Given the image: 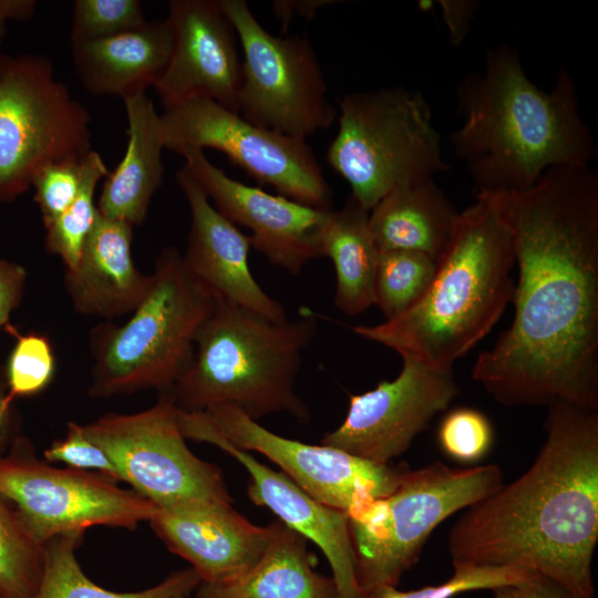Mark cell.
Returning a JSON list of instances; mask_svg holds the SVG:
<instances>
[{
	"instance_id": "1",
	"label": "cell",
	"mask_w": 598,
	"mask_h": 598,
	"mask_svg": "<svg viewBox=\"0 0 598 598\" xmlns=\"http://www.w3.org/2000/svg\"><path fill=\"white\" fill-rule=\"evenodd\" d=\"M498 196L518 268L514 318L472 377L506 406L566 402L598 410V175L548 168Z\"/></svg>"
},
{
	"instance_id": "2",
	"label": "cell",
	"mask_w": 598,
	"mask_h": 598,
	"mask_svg": "<svg viewBox=\"0 0 598 598\" xmlns=\"http://www.w3.org/2000/svg\"><path fill=\"white\" fill-rule=\"evenodd\" d=\"M545 442L514 482L467 507L452 526L454 566L518 567L594 598L598 542V411L548 406Z\"/></svg>"
},
{
	"instance_id": "3",
	"label": "cell",
	"mask_w": 598,
	"mask_h": 598,
	"mask_svg": "<svg viewBox=\"0 0 598 598\" xmlns=\"http://www.w3.org/2000/svg\"><path fill=\"white\" fill-rule=\"evenodd\" d=\"M456 96L464 122L450 141L476 195L526 190L548 168L588 166L595 155L576 84L564 68L544 91L528 79L516 50L499 44L486 50L482 73L460 81Z\"/></svg>"
},
{
	"instance_id": "4",
	"label": "cell",
	"mask_w": 598,
	"mask_h": 598,
	"mask_svg": "<svg viewBox=\"0 0 598 598\" xmlns=\"http://www.w3.org/2000/svg\"><path fill=\"white\" fill-rule=\"evenodd\" d=\"M514 265L512 229L498 196L476 195L458 213L422 299L394 319L353 331L429 367L453 369L512 302Z\"/></svg>"
},
{
	"instance_id": "5",
	"label": "cell",
	"mask_w": 598,
	"mask_h": 598,
	"mask_svg": "<svg viewBox=\"0 0 598 598\" xmlns=\"http://www.w3.org/2000/svg\"><path fill=\"white\" fill-rule=\"evenodd\" d=\"M316 331L309 312L272 321L215 300L197 334L192 362L166 394L186 412L227 405L255 421L287 412L307 422L310 413L296 392V377Z\"/></svg>"
},
{
	"instance_id": "6",
	"label": "cell",
	"mask_w": 598,
	"mask_h": 598,
	"mask_svg": "<svg viewBox=\"0 0 598 598\" xmlns=\"http://www.w3.org/2000/svg\"><path fill=\"white\" fill-rule=\"evenodd\" d=\"M151 275L150 289L130 319L92 334V398L150 389L166 393L193 360L215 299L188 272L176 248L161 252Z\"/></svg>"
},
{
	"instance_id": "7",
	"label": "cell",
	"mask_w": 598,
	"mask_h": 598,
	"mask_svg": "<svg viewBox=\"0 0 598 598\" xmlns=\"http://www.w3.org/2000/svg\"><path fill=\"white\" fill-rule=\"evenodd\" d=\"M338 107L339 130L327 161L363 209L370 212L396 187L450 169L420 92L393 86L346 93L338 97Z\"/></svg>"
},
{
	"instance_id": "8",
	"label": "cell",
	"mask_w": 598,
	"mask_h": 598,
	"mask_svg": "<svg viewBox=\"0 0 598 598\" xmlns=\"http://www.w3.org/2000/svg\"><path fill=\"white\" fill-rule=\"evenodd\" d=\"M502 485L496 464L455 468L435 462L408 468L390 495L372 498L348 515L360 591L396 586L443 520Z\"/></svg>"
},
{
	"instance_id": "9",
	"label": "cell",
	"mask_w": 598,
	"mask_h": 598,
	"mask_svg": "<svg viewBox=\"0 0 598 598\" xmlns=\"http://www.w3.org/2000/svg\"><path fill=\"white\" fill-rule=\"evenodd\" d=\"M91 138L90 113L49 58L0 53V202L24 194L43 167L83 159Z\"/></svg>"
},
{
	"instance_id": "10",
	"label": "cell",
	"mask_w": 598,
	"mask_h": 598,
	"mask_svg": "<svg viewBox=\"0 0 598 598\" xmlns=\"http://www.w3.org/2000/svg\"><path fill=\"white\" fill-rule=\"evenodd\" d=\"M243 52L239 114L260 127L306 140L330 127L337 110L305 38L268 32L244 0H219Z\"/></svg>"
},
{
	"instance_id": "11",
	"label": "cell",
	"mask_w": 598,
	"mask_h": 598,
	"mask_svg": "<svg viewBox=\"0 0 598 598\" xmlns=\"http://www.w3.org/2000/svg\"><path fill=\"white\" fill-rule=\"evenodd\" d=\"M82 429L107 454L120 481L157 508L231 505L220 468L188 448L168 394L144 411L110 413Z\"/></svg>"
},
{
	"instance_id": "12",
	"label": "cell",
	"mask_w": 598,
	"mask_h": 598,
	"mask_svg": "<svg viewBox=\"0 0 598 598\" xmlns=\"http://www.w3.org/2000/svg\"><path fill=\"white\" fill-rule=\"evenodd\" d=\"M0 494L41 546L62 535L84 534L92 526L135 529L157 508L99 473L50 466L35 457L21 435L0 457Z\"/></svg>"
},
{
	"instance_id": "13",
	"label": "cell",
	"mask_w": 598,
	"mask_h": 598,
	"mask_svg": "<svg viewBox=\"0 0 598 598\" xmlns=\"http://www.w3.org/2000/svg\"><path fill=\"white\" fill-rule=\"evenodd\" d=\"M164 148H214L282 196L331 209V188L306 140L267 130L207 99H193L159 114Z\"/></svg>"
},
{
	"instance_id": "14",
	"label": "cell",
	"mask_w": 598,
	"mask_h": 598,
	"mask_svg": "<svg viewBox=\"0 0 598 598\" xmlns=\"http://www.w3.org/2000/svg\"><path fill=\"white\" fill-rule=\"evenodd\" d=\"M195 413L231 445L262 454L312 498L348 515L372 498L390 495L409 468L280 436L231 406L215 405Z\"/></svg>"
},
{
	"instance_id": "15",
	"label": "cell",
	"mask_w": 598,
	"mask_h": 598,
	"mask_svg": "<svg viewBox=\"0 0 598 598\" xmlns=\"http://www.w3.org/2000/svg\"><path fill=\"white\" fill-rule=\"evenodd\" d=\"M401 358L395 379L350 395L346 419L321 444L389 464L448 406L457 394L453 369L432 368L410 355Z\"/></svg>"
},
{
	"instance_id": "16",
	"label": "cell",
	"mask_w": 598,
	"mask_h": 598,
	"mask_svg": "<svg viewBox=\"0 0 598 598\" xmlns=\"http://www.w3.org/2000/svg\"><path fill=\"white\" fill-rule=\"evenodd\" d=\"M182 167L214 207L234 225L250 230L249 240L270 264L297 275L320 257L319 239L329 212L245 185L215 166L200 150L181 154Z\"/></svg>"
},
{
	"instance_id": "17",
	"label": "cell",
	"mask_w": 598,
	"mask_h": 598,
	"mask_svg": "<svg viewBox=\"0 0 598 598\" xmlns=\"http://www.w3.org/2000/svg\"><path fill=\"white\" fill-rule=\"evenodd\" d=\"M166 21L173 47L154 85L164 107L207 99L239 114V42L219 0H172Z\"/></svg>"
},
{
	"instance_id": "18",
	"label": "cell",
	"mask_w": 598,
	"mask_h": 598,
	"mask_svg": "<svg viewBox=\"0 0 598 598\" xmlns=\"http://www.w3.org/2000/svg\"><path fill=\"white\" fill-rule=\"evenodd\" d=\"M183 436L209 443L233 456L248 472L247 493L255 505L270 509L279 520L315 543L332 570L339 598H360L347 513L308 495L281 471H275L209 429L195 412L177 410Z\"/></svg>"
},
{
	"instance_id": "19",
	"label": "cell",
	"mask_w": 598,
	"mask_h": 598,
	"mask_svg": "<svg viewBox=\"0 0 598 598\" xmlns=\"http://www.w3.org/2000/svg\"><path fill=\"white\" fill-rule=\"evenodd\" d=\"M190 213L183 262L213 296L272 321L288 319L285 307L271 298L251 275L249 237L225 218L198 184L182 168L176 174Z\"/></svg>"
},
{
	"instance_id": "20",
	"label": "cell",
	"mask_w": 598,
	"mask_h": 598,
	"mask_svg": "<svg viewBox=\"0 0 598 598\" xmlns=\"http://www.w3.org/2000/svg\"><path fill=\"white\" fill-rule=\"evenodd\" d=\"M148 522L168 549L190 563L205 582L243 575L270 538V525L257 526L226 504L156 508Z\"/></svg>"
},
{
	"instance_id": "21",
	"label": "cell",
	"mask_w": 598,
	"mask_h": 598,
	"mask_svg": "<svg viewBox=\"0 0 598 598\" xmlns=\"http://www.w3.org/2000/svg\"><path fill=\"white\" fill-rule=\"evenodd\" d=\"M133 227L97 216L73 270L64 282L76 312L113 319L132 313L150 289L152 275H144L132 257Z\"/></svg>"
},
{
	"instance_id": "22",
	"label": "cell",
	"mask_w": 598,
	"mask_h": 598,
	"mask_svg": "<svg viewBox=\"0 0 598 598\" xmlns=\"http://www.w3.org/2000/svg\"><path fill=\"white\" fill-rule=\"evenodd\" d=\"M172 47V31L165 19L146 21L109 38L71 43V52L85 90L125 100L154 87L167 65Z\"/></svg>"
},
{
	"instance_id": "23",
	"label": "cell",
	"mask_w": 598,
	"mask_h": 598,
	"mask_svg": "<svg viewBox=\"0 0 598 598\" xmlns=\"http://www.w3.org/2000/svg\"><path fill=\"white\" fill-rule=\"evenodd\" d=\"M127 144L117 166L105 176L96 204L100 215L132 227L146 218L152 197L163 182L164 150L159 114L146 93L123 100Z\"/></svg>"
},
{
	"instance_id": "24",
	"label": "cell",
	"mask_w": 598,
	"mask_h": 598,
	"mask_svg": "<svg viewBox=\"0 0 598 598\" xmlns=\"http://www.w3.org/2000/svg\"><path fill=\"white\" fill-rule=\"evenodd\" d=\"M269 525L259 559L234 579L202 581L196 598H339L332 577L313 569L306 539L280 520Z\"/></svg>"
},
{
	"instance_id": "25",
	"label": "cell",
	"mask_w": 598,
	"mask_h": 598,
	"mask_svg": "<svg viewBox=\"0 0 598 598\" xmlns=\"http://www.w3.org/2000/svg\"><path fill=\"white\" fill-rule=\"evenodd\" d=\"M457 216L433 178L389 192L369 212V227L379 252L419 251L437 261Z\"/></svg>"
},
{
	"instance_id": "26",
	"label": "cell",
	"mask_w": 598,
	"mask_h": 598,
	"mask_svg": "<svg viewBox=\"0 0 598 598\" xmlns=\"http://www.w3.org/2000/svg\"><path fill=\"white\" fill-rule=\"evenodd\" d=\"M320 257L336 271L334 306L357 316L374 305L379 250L369 227V212L351 196L340 209H331L319 239Z\"/></svg>"
},
{
	"instance_id": "27",
	"label": "cell",
	"mask_w": 598,
	"mask_h": 598,
	"mask_svg": "<svg viewBox=\"0 0 598 598\" xmlns=\"http://www.w3.org/2000/svg\"><path fill=\"white\" fill-rule=\"evenodd\" d=\"M83 534L55 537L44 545L42 577L31 598H175L196 590L202 578L194 568L167 576L151 588L134 592H116L91 581L82 571L75 550Z\"/></svg>"
},
{
	"instance_id": "28",
	"label": "cell",
	"mask_w": 598,
	"mask_h": 598,
	"mask_svg": "<svg viewBox=\"0 0 598 598\" xmlns=\"http://www.w3.org/2000/svg\"><path fill=\"white\" fill-rule=\"evenodd\" d=\"M102 156L92 150L82 159V184L72 205L45 228V247L50 254L60 257L65 271L73 270L81 258L83 248L93 231L99 210L94 202L99 182L107 175Z\"/></svg>"
},
{
	"instance_id": "29",
	"label": "cell",
	"mask_w": 598,
	"mask_h": 598,
	"mask_svg": "<svg viewBox=\"0 0 598 598\" xmlns=\"http://www.w3.org/2000/svg\"><path fill=\"white\" fill-rule=\"evenodd\" d=\"M436 271V260L409 250L380 252L374 305L385 320L394 319L415 306L427 291Z\"/></svg>"
},
{
	"instance_id": "30",
	"label": "cell",
	"mask_w": 598,
	"mask_h": 598,
	"mask_svg": "<svg viewBox=\"0 0 598 598\" xmlns=\"http://www.w3.org/2000/svg\"><path fill=\"white\" fill-rule=\"evenodd\" d=\"M43 564L44 546L28 534L12 505L0 494V598H31Z\"/></svg>"
},
{
	"instance_id": "31",
	"label": "cell",
	"mask_w": 598,
	"mask_h": 598,
	"mask_svg": "<svg viewBox=\"0 0 598 598\" xmlns=\"http://www.w3.org/2000/svg\"><path fill=\"white\" fill-rule=\"evenodd\" d=\"M453 576L435 586L399 590L396 586H375L361 590L360 598H452L458 594L495 589L525 581L537 573L518 567L454 566Z\"/></svg>"
},
{
	"instance_id": "32",
	"label": "cell",
	"mask_w": 598,
	"mask_h": 598,
	"mask_svg": "<svg viewBox=\"0 0 598 598\" xmlns=\"http://www.w3.org/2000/svg\"><path fill=\"white\" fill-rule=\"evenodd\" d=\"M16 337L3 372L8 398L12 402L42 392L55 372L53 348L45 336L30 332Z\"/></svg>"
},
{
	"instance_id": "33",
	"label": "cell",
	"mask_w": 598,
	"mask_h": 598,
	"mask_svg": "<svg viewBox=\"0 0 598 598\" xmlns=\"http://www.w3.org/2000/svg\"><path fill=\"white\" fill-rule=\"evenodd\" d=\"M146 22L140 0H75L71 43L109 38Z\"/></svg>"
},
{
	"instance_id": "34",
	"label": "cell",
	"mask_w": 598,
	"mask_h": 598,
	"mask_svg": "<svg viewBox=\"0 0 598 598\" xmlns=\"http://www.w3.org/2000/svg\"><path fill=\"white\" fill-rule=\"evenodd\" d=\"M437 437L442 451L448 457L472 463L487 455L494 441V431L482 412L458 408L443 417Z\"/></svg>"
},
{
	"instance_id": "35",
	"label": "cell",
	"mask_w": 598,
	"mask_h": 598,
	"mask_svg": "<svg viewBox=\"0 0 598 598\" xmlns=\"http://www.w3.org/2000/svg\"><path fill=\"white\" fill-rule=\"evenodd\" d=\"M81 184L82 159L54 163L38 172L32 187L43 224L50 223L72 205Z\"/></svg>"
},
{
	"instance_id": "36",
	"label": "cell",
	"mask_w": 598,
	"mask_h": 598,
	"mask_svg": "<svg viewBox=\"0 0 598 598\" xmlns=\"http://www.w3.org/2000/svg\"><path fill=\"white\" fill-rule=\"evenodd\" d=\"M43 456L48 463H64L70 468L99 473L120 482L118 472L107 454L75 422L68 423L65 436L52 442Z\"/></svg>"
},
{
	"instance_id": "37",
	"label": "cell",
	"mask_w": 598,
	"mask_h": 598,
	"mask_svg": "<svg viewBox=\"0 0 598 598\" xmlns=\"http://www.w3.org/2000/svg\"><path fill=\"white\" fill-rule=\"evenodd\" d=\"M27 280L25 269L0 258V329L8 326L12 311L19 306Z\"/></svg>"
},
{
	"instance_id": "38",
	"label": "cell",
	"mask_w": 598,
	"mask_h": 598,
	"mask_svg": "<svg viewBox=\"0 0 598 598\" xmlns=\"http://www.w3.org/2000/svg\"><path fill=\"white\" fill-rule=\"evenodd\" d=\"M494 598H575L559 582L536 574L529 579L492 590Z\"/></svg>"
},
{
	"instance_id": "39",
	"label": "cell",
	"mask_w": 598,
	"mask_h": 598,
	"mask_svg": "<svg viewBox=\"0 0 598 598\" xmlns=\"http://www.w3.org/2000/svg\"><path fill=\"white\" fill-rule=\"evenodd\" d=\"M443 21L448 30L450 41L460 47L470 29L477 2L472 0H439Z\"/></svg>"
},
{
	"instance_id": "40",
	"label": "cell",
	"mask_w": 598,
	"mask_h": 598,
	"mask_svg": "<svg viewBox=\"0 0 598 598\" xmlns=\"http://www.w3.org/2000/svg\"><path fill=\"white\" fill-rule=\"evenodd\" d=\"M13 403L8 398L4 373H0V457L7 454L20 436Z\"/></svg>"
},
{
	"instance_id": "41",
	"label": "cell",
	"mask_w": 598,
	"mask_h": 598,
	"mask_svg": "<svg viewBox=\"0 0 598 598\" xmlns=\"http://www.w3.org/2000/svg\"><path fill=\"white\" fill-rule=\"evenodd\" d=\"M35 9V0H0V45L7 34L8 22L28 20Z\"/></svg>"
},
{
	"instance_id": "42",
	"label": "cell",
	"mask_w": 598,
	"mask_h": 598,
	"mask_svg": "<svg viewBox=\"0 0 598 598\" xmlns=\"http://www.w3.org/2000/svg\"><path fill=\"white\" fill-rule=\"evenodd\" d=\"M329 2L333 3L327 0L275 1L272 7L275 14L281 19L282 23H287L295 16L311 18L320 7Z\"/></svg>"
},
{
	"instance_id": "43",
	"label": "cell",
	"mask_w": 598,
	"mask_h": 598,
	"mask_svg": "<svg viewBox=\"0 0 598 598\" xmlns=\"http://www.w3.org/2000/svg\"><path fill=\"white\" fill-rule=\"evenodd\" d=\"M417 6L422 11H429L435 6V1L421 0L417 2Z\"/></svg>"
},
{
	"instance_id": "44",
	"label": "cell",
	"mask_w": 598,
	"mask_h": 598,
	"mask_svg": "<svg viewBox=\"0 0 598 598\" xmlns=\"http://www.w3.org/2000/svg\"><path fill=\"white\" fill-rule=\"evenodd\" d=\"M175 598H188V596H181V597H175Z\"/></svg>"
}]
</instances>
